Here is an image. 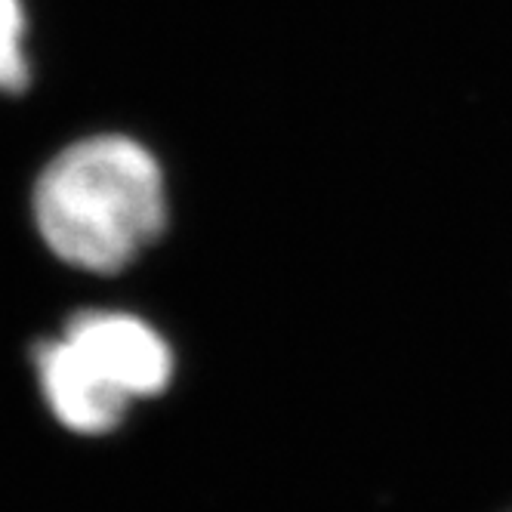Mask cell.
I'll use <instances>...</instances> for the list:
<instances>
[{"label":"cell","mask_w":512,"mask_h":512,"mask_svg":"<svg viewBox=\"0 0 512 512\" xmlns=\"http://www.w3.org/2000/svg\"><path fill=\"white\" fill-rule=\"evenodd\" d=\"M34 219L68 266L118 272L167 223L164 176L127 136H93L50 161L34 186Z\"/></svg>","instance_id":"obj_1"},{"label":"cell","mask_w":512,"mask_h":512,"mask_svg":"<svg viewBox=\"0 0 512 512\" xmlns=\"http://www.w3.org/2000/svg\"><path fill=\"white\" fill-rule=\"evenodd\" d=\"M56 420L84 435L115 429L130 401L167 389L173 352L152 324L127 312H78L62 337L34 352Z\"/></svg>","instance_id":"obj_2"},{"label":"cell","mask_w":512,"mask_h":512,"mask_svg":"<svg viewBox=\"0 0 512 512\" xmlns=\"http://www.w3.org/2000/svg\"><path fill=\"white\" fill-rule=\"evenodd\" d=\"M28 84L22 0H0V90L19 93Z\"/></svg>","instance_id":"obj_3"}]
</instances>
